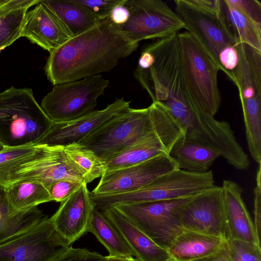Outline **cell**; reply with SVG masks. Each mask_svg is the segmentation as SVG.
Wrapping results in <instances>:
<instances>
[{
  "mask_svg": "<svg viewBox=\"0 0 261 261\" xmlns=\"http://www.w3.org/2000/svg\"><path fill=\"white\" fill-rule=\"evenodd\" d=\"M138 46L116 31L108 17L49 53L45 72L54 86L101 74Z\"/></svg>",
  "mask_w": 261,
  "mask_h": 261,
  "instance_id": "cell-1",
  "label": "cell"
},
{
  "mask_svg": "<svg viewBox=\"0 0 261 261\" xmlns=\"http://www.w3.org/2000/svg\"><path fill=\"white\" fill-rule=\"evenodd\" d=\"M68 179L85 182V174L62 146L34 144L6 148L0 152V186L38 181L47 187Z\"/></svg>",
  "mask_w": 261,
  "mask_h": 261,
  "instance_id": "cell-2",
  "label": "cell"
},
{
  "mask_svg": "<svg viewBox=\"0 0 261 261\" xmlns=\"http://www.w3.org/2000/svg\"><path fill=\"white\" fill-rule=\"evenodd\" d=\"M53 123L31 89L12 86L0 93V143L5 147L36 144Z\"/></svg>",
  "mask_w": 261,
  "mask_h": 261,
  "instance_id": "cell-3",
  "label": "cell"
},
{
  "mask_svg": "<svg viewBox=\"0 0 261 261\" xmlns=\"http://www.w3.org/2000/svg\"><path fill=\"white\" fill-rule=\"evenodd\" d=\"M181 75L196 106L212 116L221 105L218 74L220 67L204 47L188 31L177 34Z\"/></svg>",
  "mask_w": 261,
  "mask_h": 261,
  "instance_id": "cell-4",
  "label": "cell"
},
{
  "mask_svg": "<svg viewBox=\"0 0 261 261\" xmlns=\"http://www.w3.org/2000/svg\"><path fill=\"white\" fill-rule=\"evenodd\" d=\"M162 106L153 101L146 108H129L106 121L78 144L93 151L100 159L117 152L153 132Z\"/></svg>",
  "mask_w": 261,
  "mask_h": 261,
  "instance_id": "cell-5",
  "label": "cell"
},
{
  "mask_svg": "<svg viewBox=\"0 0 261 261\" xmlns=\"http://www.w3.org/2000/svg\"><path fill=\"white\" fill-rule=\"evenodd\" d=\"M215 185L211 170L204 173L175 169L138 189L115 194H90L94 207L101 210L118 204L192 197Z\"/></svg>",
  "mask_w": 261,
  "mask_h": 261,
  "instance_id": "cell-6",
  "label": "cell"
},
{
  "mask_svg": "<svg viewBox=\"0 0 261 261\" xmlns=\"http://www.w3.org/2000/svg\"><path fill=\"white\" fill-rule=\"evenodd\" d=\"M175 12L185 29L214 59L221 71L220 51L238 43L229 31L223 16L220 0H175Z\"/></svg>",
  "mask_w": 261,
  "mask_h": 261,
  "instance_id": "cell-7",
  "label": "cell"
},
{
  "mask_svg": "<svg viewBox=\"0 0 261 261\" xmlns=\"http://www.w3.org/2000/svg\"><path fill=\"white\" fill-rule=\"evenodd\" d=\"M193 197L112 206L156 244L167 250L185 230L181 223L180 214L184 206Z\"/></svg>",
  "mask_w": 261,
  "mask_h": 261,
  "instance_id": "cell-8",
  "label": "cell"
},
{
  "mask_svg": "<svg viewBox=\"0 0 261 261\" xmlns=\"http://www.w3.org/2000/svg\"><path fill=\"white\" fill-rule=\"evenodd\" d=\"M109 85L101 74L56 85L40 106L53 122L70 121L94 111L97 98Z\"/></svg>",
  "mask_w": 261,
  "mask_h": 261,
  "instance_id": "cell-9",
  "label": "cell"
},
{
  "mask_svg": "<svg viewBox=\"0 0 261 261\" xmlns=\"http://www.w3.org/2000/svg\"><path fill=\"white\" fill-rule=\"evenodd\" d=\"M124 5L129 12L128 20L114 26L132 42L162 39L185 29L180 17L161 0H126Z\"/></svg>",
  "mask_w": 261,
  "mask_h": 261,
  "instance_id": "cell-10",
  "label": "cell"
},
{
  "mask_svg": "<svg viewBox=\"0 0 261 261\" xmlns=\"http://www.w3.org/2000/svg\"><path fill=\"white\" fill-rule=\"evenodd\" d=\"M184 138L182 130L162 105L159 121L153 132L101 160L106 171L128 167L163 153L169 154L174 145Z\"/></svg>",
  "mask_w": 261,
  "mask_h": 261,
  "instance_id": "cell-11",
  "label": "cell"
},
{
  "mask_svg": "<svg viewBox=\"0 0 261 261\" xmlns=\"http://www.w3.org/2000/svg\"><path fill=\"white\" fill-rule=\"evenodd\" d=\"M69 247L46 217L25 233L0 244V261H50Z\"/></svg>",
  "mask_w": 261,
  "mask_h": 261,
  "instance_id": "cell-12",
  "label": "cell"
},
{
  "mask_svg": "<svg viewBox=\"0 0 261 261\" xmlns=\"http://www.w3.org/2000/svg\"><path fill=\"white\" fill-rule=\"evenodd\" d=\"M180 218L185 229L229 238L222 186L214 185L194 196L181 210Z\"/></svg>",
  "mask_w": 261,
  "mask_h": 261,
  "instance_id": "cell-13",
  "label": "cell"
},
{
  "mask_svg": "<svg viewBox=\"0 0 261 261\" xmlns=\"http://www.w3.org/2000/svg\"><path fill=\"white\" fill-rule=\"evenodd\" d=\"M177 168V163L169 154L163 153L128 167L105 172L90 193L106 195L134 191Z\"/></svg>",
  "mask_w": 261,
  "mask_h": 261,
  "instance_id": "cell-14",
  "label": "cell"
},
{
  "mask_svg": "<svg viewBox=\"0 0 261 261\" xmlns=\"http://www.w3.org/2000/svg\"><path fill=\"white\" fill-rule=\"evenodd\" d=\"M130 102L123 97L117 98L104 109L94 110L70 121L54 122L49 132L36 144L65 147L79 143L109 119L129 109Z\"/></svg>",
  "mask_w": 261,
  "mask_h": 261,
  "instance_id": "cell-15",
  "label": "cell"
},
{
  "mask_svg": "<svg viewBox=\"0 0 261 261\" xmlns=\"http://www.w3.org/2000/svg\"><path fill=\"white\" fill-rule=\"evenodd\" d=\"M237 49L239 62L229 79L238 89L243 113L261 112V51L244 43Z\"/></svg>",
  "mask_w": 261,
  "mask_h": 261,
  "instance_id": "cell-16",
  "label": "cell"
},
{
  "mask_svg": "<svg viewBox=\"0 0 261 261\" xmlns=\"http://www.w3.org/2000/svg\"><path fill=\"white\" fill-rule=\"evenodd\" d=\"M87 185L83 184L60 202L58 210L50 218L56 231L69 246L87 232L94 207Z\"/></svg>",
  "mask_w": 261,
  "mask_h": 261,
  "instance_id": "cell-17",
  "label": "cell"
},
{
  "mask_svg": "<svg viewBox=\"0 0 261 261\" xmlns=\"http://www.w3.org/2000/svg\"><path fill=\"white\" fill-rule=\"evenodd\" d=\"M20 37H26L49 53L72 38L57 17L40 1L27 12Z\"/></svg>",
  "mask_w": 261,
  "mask_h": 261,
  "instance_id": "cell-18",
  "label": "cell"
},
{
  "mask_svg": "<svg viewBox=\"0 0 261 261\" xmlns=\"http://www.w3.org/2000/svg\"><path fill=\"white\" fill-rule=\"evenodd\" d=\"M122 235L138 261H169L166 249L155 242L112 206L100 210Z\"/></svg>",
  "mask_w": 261,
  "mask_h": 261,
  "instance_id": "cell-19",
  "label": "cell"
},
{
  "mask_svg": "<svg viewBox=\"0 0 261 261\" xmlns=\"http://www.w3.org/2000/svg\"><path fill=\"white\" fill-rule=\"evenodd\" d=\"M225 204L228 239L257 244L254 223L243 199V189L237 182L225 179L222 185Z\"/></svg>",
  "mask_w": 261,
  "mask_h": 261,
  "instance_id": "cell-20",
  "label": "cell"
},
{
  "mask_svg": "<svg viewBox=\"0 0 261 261\" xmlns=\"http://www.w3.org/2000/svg\"><path fill=\"white\" fill-rule=\"evenodd\" d=\"M224 239L185 229L167 250L174 261H192L217 250Z\"/></svg>",
  "mask_w": 261,
  "mask_h": 261,
  "instance_id": "cell-21",
  "label": "cell"
},
{
  "mask_svg": "<svg viewBox=\"0 0 261 261\" xmlns=\"http://www.w3.org/2000/svg\"><path fill=\"white\" fill-rule=\"evenodd\" d=\"M169 155L177 163L178 169L196 173L208 171L215 161L221 156L216 151L185 138L174 145Z\"/></svg>",
  "mask_w": 261,
  "mask_h": 261,
  "instance_id": "cell-22",
  "label": "cell"
},
{
  "mask_svg": "<svg viewBox=\"0 0 261 261\" xmlns=\"http://www.w3.org/2000/svg\"><path fill=\"white\" fill-rule=\"evenodd\" d=\"M40 2L57 17L72 38L89 30L99 21L74 0H43Z\"/></svg>",
  "mask_w": 261,
  "mask_h": 261,
  "instance_id": "cell-23",
  "label": "cell"
},
{
  "mask_svg": "<svg viewBox=\"0 0 261 261\" xmlns=\"http://www.w3.org/2000/svg\"><path fill=\"white\" fill-rule=\"evenodd\" d=\"M5 189L9 215L52 201L46 187L38 181H20Z\"/></svg>",
  "mask_w": 261,
  "mask_h": 261,
  "instance_id": "cell-24",
  "label": "cell"
},
{
  "mask_svg": "<svg viewBox=\"0 0 261 261\" xmlns=\"http://www.w3.org/2000/svg\"><path fill=\"white\" fill-rule=\"evenodd\" d=\"M87 232L93 233L109 256H133L134 253L119 231L102 212L93 208Z\"/></svg>",
  "mask_w": 261,
  "mask_h": 261,
  "instance_id": "cell-25",
  "label": "cell"
},
{
  "mask_svg": "<svg viewBox=\"0 0 261 261\" xmlns=\"http://www.w3.org/2000/svg\"><path fill=\"white\" fill-rule=\"evenodd\" d=\"M221 10L227 26L238 43L247 44L261 51V24L239 9L220 0Z\"/></svg>",
  "mask_w": 261,
  "mask_h": 261,
  "instance_id": "cell-26",
  "label": "cell"
},
{
  "mask_svg": "<svg viewBox=\"0 0 261 261\" xmlns=\"http://www.w3.org/2000/svg\"><path fill=\"white\" fill-rule=\"evenodd\" d=\"M63 147L67 155L85 173L87 184L101 177L106 171L103 162L92 150L78 143Z\"/></svg>",
  "mask_w": 261,
  "mask_h": 261,
  "instance_id": "cell-27",
  "label": "cell"
},
{
  "mask_svg": "<svg viewBox=\"0 0 261 261\" xmlns=\"http://www.w3.org/2000/svg\"><path fill=\"white\" fill-rule=\"evenodd\" d=\"M30 7L14 10L0 20V51L21 37L24 17Z\"/></svg>",
  "mask_w": 261,
  "mask_h": 261,
  "instance_id": "cell-28",
  "label": "cell"
},
{
  "mask_svg": "<svg viewBox=\"0 0 261 261\" xmlns=\"http://www.w3.org/2000/svg\"><path fill=\"white\" fill-rule=\"evenodd\" d=\"M227 261H261L260 246L257 244L228 239Z\"/></svg>",
  "mask_w": 261,
  "mask_h": 261,
  "instance_id": "cell-29",
  "label": "cell"
},
{
  "mask_svg": "<svg viewBox=\"0 0 261 261\" xmlns=\"http://www.w3.org/2000/svg\"><path fill=\"white\" fill-rule=\"evenodd\" d=\"M85 8L99 20L109 17L113 9L125 4L126 0H74Z\"/></svg>",
  "mask_w": 261,
  "mask_h": 261,
  "instance_id": "cell-30",
  "label": "cell"
},
{
  "mask_svg": "<svg viewBox=\"0 0 261 261\" xmlns=\"http://www.w3.org/2000/svg\"><path fill=\"white\" fill-rule=\"evenodd\" d=\"M84 182L68 179L55 181L47 189L52 201L61 202L72 195Z\"/></svg>",
  "mask_w": 261,
  "mask_h": 261,
  "instance_id": "cell-31",
  "label": "cell"
},
{
  "mask_svg": "<svg viewBox=\"0 0 261 261\" xmlns=\"http://www.w3.org/2000/svg\"><path fill=\"white\" fill-rule=\"evenodd\" d=\"M104 258L105 256L98 252L71 246L50 261H102Z\"/></svg>",
  "mask_w": 261,
  "mask_h": 261,
  "instance_id": "cell-32",
  "label": "cell"
},
{
  "mask_svg": "<svg viewBox=\"0 0 261 261\" xmlns=\"http://www.w3.org/2000/svg\"><path fill=\"white\" fill-rule=\"evenodd\" d=\"M256 23L261 24V3L257 0H226Z\"/></svg>",
  "mask_w": 261,
  "mask_h": 261,
  "instance_id": "cell-33",
  "label": "cell"
},
{
  "mask_svg": "<svg viewBox=\"0 0 261 261\" xmlns=\"http://www.w3.org/2000/svg\"><path fill=\"white\" fill-rule=\"evenodd\" d=\"M261 167L258 165L256 174V186L254 189V226L258 243L260 245L261 233Z\"/></svg>",
  "mask_w": 261,
  "mask_h": 261,
  "instance_id": "cell-34",
  "label": "cell"
},
{
  "mask_svg": "<svg viewBox=\"0 0 261 261\" xmlns=\"http://www.w3.org/2000/svg\"><path fill=\"white\" fill-rule=\"evenodd\" d=\"M219 62L228 78L230 71L237 66L239 62L238 53L236 46H228L223 48L218 57Z\"/></svg>",
  "mask_w": 261,
  "mask_h": 261,
  "instance_id": "cell-35",
  "label": "cell"
},
{
  "mask_svg": "<svg viewBox=\"0 0 261 261\" xmlns=\"http://www.w3.org/2000/svg\"><path fill=\"white\" fill-rule=\"evenodd\" d=\"M39 2V0H10L0 6V20L14 10L24 7H31Z\"/></svg>",
  "mask_w": 261,
  "mask_h": 261,
  "instance_id": "cell-36",
  "label": "cell"
},
{
  "mask_svg": "<svg viewBox=\"0 0 261 261\" xmlns=\"http://www.w3.org/2000/svg\"><path fill=\"white\" fill-rule=\"evenodd\" d=\"M129 15L128 9L123 4L115 7L112 10L109 17L113 24L121 25L127 21Z\"/></svg>",
  "mask_w": 261,
  "mask_h": 261,
  "instance_id": "cell-37",
  "label": "cell"
},
{
  "mask_svg": "<svg viewBox=\"0 0 261 261\" xmlns=\"http://www.w3.org/2000/svg\"><path fill=\"white\" fill-rule=\"evenodd\" d=\"M9 217L6 189L0 186V232L5 230Z\"/></svg>",
  "mask_w": 261,
  "mask_h": 261,
  "instance_id": "cell-38",
  "label": "cell"
},
{
  "mask_svg": "<svg viewBox=\"0 0 261 261\" xmlns=\"http://www.w3.org/2000/svg\"><path fill=\"white\" fill-rule=\"evenodd\" d=\"M228 248L226 240L213 253L192 261H227Z\"/></svg>",
  "mask_w": 261,
  "mask_h": 261,
  "instance_id": "cell-39",
  "label": "cell"
},
{
  "mask_svg": "<svg viewBox=\"0 0 261 261\" xmlns=\"http://www.w3.org/2000/svg\"><path fill=\"white\" fill-rule=\"evenodd\" d=\"M102 261H138L133 256H106Z\"/></svg>",
  "mask_w": 261,
  "mask_h": 261,
  "instance_id": "cell-40",
  "label": "cell"
},
{
  "mask_svg": "<svg viewBox=\"0 0 261 261\" xmlns=\"http://www.w3.org/2000/svg\"><path fill=\"white\" fill-rule=\"evenodd\" d=\"M10 0H0V6L6 4Z\"/></svg>",
  "mask_w": 261,
  "mask_h": 261,
  "instance_id": "cell-41",
  "label": "cell"
},
{
  "mask_svg": "<svg viewBox=\"0 0 261 261\" xmlns=\"http://www.w3.org/2000/svg\"><path fill=\"white\" fill-rule=\"evenodd\" d=\"M5 148V147L0 143V152H2Z\"/></svg>",
  "mask_w": 261,
  "mask_h": 261,
  "instance_id": "cell-42",
  "label": "cell"
},
{
  "mask_svg": "<svg viewBox=\"0 0 261 261\" xmlns=\"http://www.w3.org/2000/svg\"><path fill=\"white\" fill-rule=\"evenodd\" d=\"M169 261H174V260H173L171 259V260H169Z\"/></svg>",
  "mask_w": 261,
  "mask_h": 261,
  "instance_id": "cell-43",
  "label": "cell"
}]
</instances>
